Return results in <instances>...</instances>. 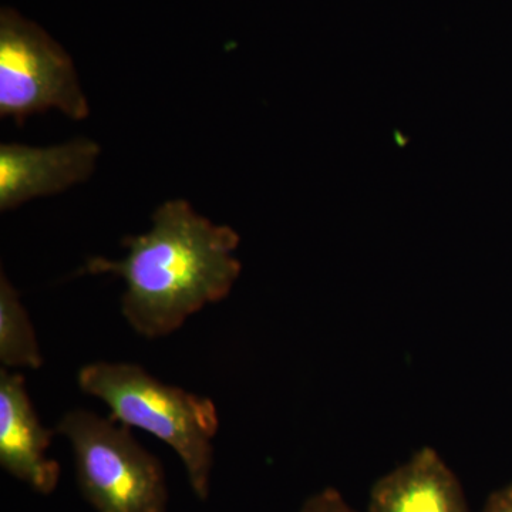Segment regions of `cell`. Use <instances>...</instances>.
Returning <instances> with one entry per match:
<instances>
[{"label": "cell", "instance_id": "3957f363", "mask_svg": "<svg viewBox=\"0 0 512 512\" xmlns=\"http://www.w3.org/2000/svg\"><path fill=\"white\" fill-rule=\"evenodd\" d=\"M72 448L77 484L96 512H168L160 460L133 431L86 409L63 414L56 427Z\"/></svg>", "mask_w": 512, "mask_h": 512}, {"label": "cell", "instance_id": "52a82bcc", "mask_svg": "<svg viewBox=\"0 0 512 512\" xmlns=\"http://www.w3.org/2000/svg\"><path fill=\"white\" fill-rule=\"evenodd\" d=\"M367 512H471L463 485L434 448L423 447L370 488Z\"/></svg>", "mask_w": 512, "mask_h": 512}, {"label": "cell", "instance_id": "ba28073f", "mask_svg": "<svg viewBox=\"0 0 512 512\" xmlns=\"http://www.w3.org/2000/svg\"><path fill=\"white\" fill-rule=\"evenodd\" d=\"M0 365L39 370L45 365L36 329L9 276L0 274Z\"/></svg>", "mask_w": 512, "mask_h": 512}, {"label": "cell", "instance_id": "30bf717a", "mask_svg": "<svg viewBox=\"0 0 512 512\" xmlns=\"http://www.w3.org/2000/svg\"><path fill=\"white\" fill-rule=\"evenodd\" d=\"M483 512H512V483L494 491L485 501Z\"/></svg>", "mask_w": 512, "mask_h": 512}, {"label": "cell", "instance_id": "7a4b0ae2", "mask_svg": "<svg viewBox=\"0 0 512 512\" xmlns=\"http://www.w3.org/2000/svg\"><path fill=\"white\" fill-rule=\"evenodd\" d=\"M76 382L84 394L106 404L111 419L146 431L170 447L183 463L192 493L207 500L220 430L217 406L210 397L161 382L130 362L87 363L77 372Z\"/></svg>", "mask_w": 512, "mask_h": 512}, {"label": "cell", "instance_id": "5b68a950", "mask_svg": "<svg viewBox=\"0 0 512 512\" xmlns=\"http://www.w3.org/2000/svg\"><path fill=\"white\" fill-rule=\"evenodd\" d=\"M100 153V144L86 137L49 147L0 144V211L84 183L96 170Z\"/></svg>", "mask_w": 512, "mask_h": 512}, {"label": "cell", "instance_id": "6da1fadb", "mask_svg": "<svg viewBox=\"0 0 512 512\" xmlns=\"http://www.w3.org/2000/svg\"><path fill=\"white\" fill-rule=\"evenodd\" d=\"M151 228L123 239L120 259L92 256L80 274L110 275L126 284L120 311L136 335L167 338L207 306L228 298L241 276V237L229 225L198 214L191 202H163Z\"/></svg>", "mask_w": 512, "mask_h": 512}, {"label": "cell", "instance_id": "8992f818", "mask_svg": "<svg viewBox=\"0 0 512 512\" xmlns=\"http://www.w3.org/2000/svg\"><path fill=\"white\" fill-rule=\"evenodd\" d=\"M55 431L47 429L35 409L26 379L16 370H0V466L29 485L36 493L49 495L60 480V466L49 457Z\"/></svg>", "mask_w": 512, "mask_h": 512}, {"label": "cell", "instance_id": "277c9868", "mask_svg": "<svg viewBox=\"0 0 512 512\" xmlns=\"http://www.w3.org/2000/svg\"><path fill=\"white\" fill-rule=\"evenodd\" d=\"M59 110L72 120L90 106L72 56L42 26L12 8L0 10V117L22 126Z\"/></svg>", "mask_w": 512, "mask_h": 512}, {"label": "cell", "instance_id": "9c48e42d", "mask_svg": "<svg viewBox=\"0 0 512 512\" xmlns=\"http://www.w3.org/2000/svg\"><path fill=\"white\" fill-rule=\"evenodd\" d=\"M299 512H357L336 488H323L303 503Z\"/></svg>", "mask_w": 512, "mask_h": 512}]
</instances>
